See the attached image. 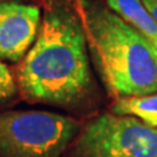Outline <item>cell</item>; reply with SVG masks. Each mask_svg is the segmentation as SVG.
<instances>
[{
	"label": "cell",
	"instance_id": "8fae6325",
	"mask_svg": "<svg viewBox=\"0 0 157 157\" xmlns=\"http://www.w3.org/2000/svg\"><path fill=\"white\" fill-rule=\"evenodd\" d=\"M0 2H29V0H0Z\"/></svg>",
	"mask_w": 157,
	"mask_h": 157
},
{
	"label": "cell",
	"instance_id": "3957f363",
	"mask_svg": "<svg viewBox=\"0 0 157 157\" xmlns=\"http://www.w3.org/2000/svg\"><path fill=\"white\" fill-rule=\"evenodd\" d=\"M80 130L75 118L51 111H0V157H62Z\"/></svg>",
	"mask_w": 157,
	"mask_h": 157
},
{
	"label": "cell",
	"instance_id": "8992f818",
	"mask_svg": "<svg viewBox=\"0 0 157 157\" xmlns=\"http://www.w3.org/2000/svg\"><path fill=\"white\" fill-rule=\"evenodd\" d=\"M106 6L157 47V24L141 0H105Z\"/></svg>",
	"mask_w": 157,
	"mask_h": 157
},
{
	"label": "cell",
	"instance_id": "9c48e42d",
	"mask_svg": "<svg viewBox=\"0 0 157 157\" xmlns=\"http://www.w3.org/2000/svg\"><path fill=\"white\" fill-rule=\"evenodd\" d=\"M141 2L144 3L145 8L148 9L152 18H153L155 22L157 24V0H141Z\"/></svg>",
	"mask_w": 157,
	"mask_h": 157
},
{
	"label": "cell",
	"instance_id": "5b68a950",
	"mask_svg": "<svg viewBox=\"0 0 157 157\" xmlns=\"http://www.w3.org/2000/svg\"><path fill=\"white\" fill-rule=\"evenodd\" d=\"M41 20L36 4L0 2V60L21 62L38 36Z\"/></svg>",
	"mask_w": 157,
	"mask_h": 157
},
{
	"label": "cell",
	"instance_id": "52a82bcc",
	"mask_svg": "<svg viewBox=\"0 0 157 157\" xmlns=\"http://www.w3.org/2000/svg\"><path fill=\"white\" fill-rule=\"evenodd\" d=\"M113 114L130 115L143 123L157 128V92L145 96H128L117 98Z\"/></svg>",
	"mask_w": 157,
	"mask_h": 157
},
{
	"label": "cell",
	"instance_id": "30bf717a",
	"mask_svg": "<svg viewBox=\"0 0 157 157\" xmlns=\"http://www.w3.org/2000/svg\"><path fill=\"white\" fill-rule=\"evenodd\" d=\"M76 6L78 8V11H80V14H81V11H82V3H84V0H75Z\"/></svg>",
	"mask_w": 157,
	"mask_h": 157
},
{
	"label": "cell",
	"instance_id": "6da1fadb",
	"mask_svg": "<svg viewBox=\"0 0 157 157\" xmlns=\"http://www.w3.org/2000/svg\"><path fill=\"white\" fill-rule=\"evenodd\" d=\"M38 36L17 70V86L30 102L62 107L89 94L88 38L75 0H41Z\"/></svg>",
	"mask_w": 157,
	"mask_h": 157
},
{
	"label": "cell",
	"instance_id": "7c38bea8",
	"mask_svg": "<svg viewBox=\"0 0 157 157\" xmlns=\"http://www.w3.org/2000/svg\"><path fill=\"white\" fill-rule=\"evenodd\" d=\"M155 56H156V60H157V47H155Z\"/></svg>",
	"mask_w": 157,
	"mask_h": 157
},
{
	"label": "cell",
	"instance_id": "7a4b0ae2",
	"mask_svg": "<svg viewBox=\"0 0 157 157\" xmlns=\"http://www.w3.org/2000/svg\"><path fill=\"white\" fill-rule=\"evenodd\" d=\"M81 18L88 45L114 96L157 92L155 46L98 0H84Z\"/></svg>",
	"mask_w": 157,
	"mask_h": 157
},
{
	"label": "cell",
	"instance_id": "ba28073f",
	"mask_svg": "<svg viewBox=\"0 0 157 157\" xmlns=\"http://www.w3.org/2000/svg\"><path fill=\"white\" fill-rule=\"evenodd\" d=\"M17 81L14 80L11 70L0 60V105L7 104L17 94Z\"/></svg>",
	"mask_w": 157,
	"mask_h": 157
},
{
	"label": "cell",
	"instance_id": "277c9868",
	"mask_svg": "<svg viewBox=\"0 0 157 157\" xmlns=\"http://www.w3.org/2000/svg\"><path fill=\"white\" fill-rule=\"evenodd\" d=\"M64 157H157V128L130 115L102 114L80 130Z\"/></svg>",
	"mask_w": 157,
	"mask_h": 157
}]
</instances>
